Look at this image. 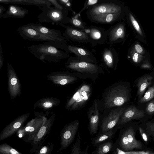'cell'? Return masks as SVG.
Returning a JSON list of instances; mask_svg holds the SVG:
<instances>
[{
    "label": "cell",
    "mask_w": 154,
    "mask_h": 154,
    "mask_svg": "<svg viewBox=\"0 0 154 154\" xmlns=\"http://www.w3.org/2000/svg\"><path fill=\"white\" fill-rule=\"evenodd\" d=\"M114 144L112 140H109L98 145L96 149L91 152V154H106L112 151Z\"/></svg>",
    "instance_id": "32"
},
{
    "label": "cell",
    "mask_w": 154,
    "mask_h": 154,
    "mask_svg": "<svg viewBox=\"0 0 154 154\" xmlns=\"http://www.w3.org/2000/svg\"><path fill=\"white\" fill-rule=\"evenodd\" d=\"M154 97V85L149 87L143 97L139 100V102L144 103L150 100Z\"/></svg>",
    "instance_id": "38"
},
{
    "label": "cell",
    "mask_w": 154,
    "mask_h": 154,
    "mask_svg": "<svg viewBox=\"0 0 154 154\" xmlns=\"http://www.w3.org/2000/svg\"><path fill=\"white\" fill-rule=\"evenodd\" d=\"M54 147L52 143H48L46 145H42L39 146L34 152L35 154H51Z\"/></svg>",
    "instance_id": "37"
},
{
    "label": "cell",
    "mask_w": 154,
    "mask_h": 154,
    "mask_svg": "<svg viewBox=\"0 0 154 154\" xmlns=\"http://www.w3.org/2000/svg\"><path fill=\"white\" fill-rule=\"evenodd\" d=\"M108 40L112 45L124 41L126 38L125 26L123 22H120L107 30Z\"/></svg>",
    "instance_id": "17"
},
{
    "label": "cell",
    "mask_w": 154,
    "mask_h": 154,
    "mask_svg": "<svg viewBox=\"0 0 154 154\" xmlns=\"http://www.w3.org/2000/svg\"><path fill=\"white\" fill-rule=\"evenodd\" d=\"M153 77L150 75H145L140 77L138 79L137 86V95L140 97L143 95L146 89L151 83Z\"/></svg>",
    "instance_id": "30"
},
{
    "label": "cell",
    "mask_w": 154,
    "mask_h": 154,
    "mask_svg": "<svg viewBox=\"0 0 154 154\" xmlns=\"http://www.w3.org/2000/svg\"><path fill=\"white\" fill-rule=\"evenodd\" d=\"M146 113L149 115L154 113V99L148 103L146 107Z\"/></svg>",
    "instance_id": "42"
},
{
    "label": "cell",
    "mask_w": 154,
    "mask_h": 154,
    "mask_svg": "<svg viewBox=\"0 0 154 154\" xmlns=\"http://www.w3.org/2000/svg\"><path fill=\"white\" fill-rule=\"evenodd\" d=\"M85 32L88 34L93 45L104 43L108 40L107 31L101 28L91 26Z\"/></svg>",
    "instance_id": "22"
},
{
    "label": "cell",
    "mask_w": 154,
    "mask_h": 154,
    "mask_svg": "<svg viewBox=\"0 0 154 154\" xmlns=\"http://www.w3.org/2000/svg\"><path fill=\"white\" fill-rule=\"evenodd\" d=\"M138 130L146 146L152 139L154 140V123H147L145 126L142 125H138Z\"/></svg>",
    "instance_id": "24"
},
{
    "label": "cell",
    "mask_w": 154,
    "mask_h": 154,
    "mask_svg": "<svg viewBox=\"0 0 154 154\" xmlns=\"http://www.w3.org/2000/svg\"><path fill=\"white\" fill-rule=\"evenodd\" d=\"M125 109V108H122L112 110L102 122L101 133L106 132L113 129L118 124Z\"/></svg>",
    "instance_id": "16"
},
{
    "label": "cell",
    "mask_w": 154,
    "mask_h": 154,
    "mask_svg": "<svg viewBox=\"0 0 154 154\" xmlns=\"http://www.w3.org/2000/svg\"><path fill=\"white\" fill-rule=\"evenodd\" d=\"M28 24L39 32L53 39L57 42L67 45L68 40L63 35L60 30L51 29L37 23H29Z\"/></svg>",
    "instance_id": "14"
},
{
    "label": "cell",
    "mask_w": 154,
    "mask_h": 154,
    "mask_svg": "<svg viewBox=\"0 0 154 154\" xmlns=\"http://www.w3.org/2000/svg\"><path fill=\"white\" fill-rule=\"evenodd\" d=\"M86 154H89L88 153V151L86 152Z\"/></svg>",
    "instance_id": "47"
},
{
    "label": "cell",
    "mask_w": 154,
    "mask_h": 154,
    "mask_svg": "<svg viewBox=\"0 0 154 154\" xmlns=\"http://www.w3.org/2000/svg\"><path fill=\"white\" fill-rule=\"evenodd\" d=\"M4 58L3 55L1 43L0 45V69L3 66V64Z\"/></svg>",
    "instance_id": "45"
},
{
    "label": "cell",
    "mask_w": 154,
    "mask_h": 154,
    "mask_svg": "<svg viewBox=\"0 0 154 154\" xmlns=\"http://www.w3.org/2000/svg\"><path fill=\"white\" fill-rule=\"evenodd\" d=\"M0 154H23L9 144L3 143L0 145Z\"/></svg>",
    "instance_id": "36"
},
{
    "label": "cell",
    "mask_w": 154,
    "mask_h": 154,
    "mask_svg": "<svg viewBox=\"0 0 154 154\" xmlns=\"http://www.w3.org/2000/svg\"><path fill=\"white\" fill-rule=\"evenodd\" d=\"M125 11L117 13H108L98 14L88 17L91 22L111 24L123 19Z\"/></svg>",
    "instance_id": "21"
},
{
    "label": "cell",
    "mask_w": 154,
    "mask_h": 154,
    "mask_svg": "<svg viewBox=\"0 0 154 154\" xmlns=\"http://www.w3.org/2000/svg\"><path fill=\"white\" fill-rule=\"evenodd\" d=\"M116 131L113 128L105 132L99 134L91 139V143L94 146H97L102 142L111 139L114 136Z\"/></svg>",
    "instance_id": "31"
},
{
    "label": "cell",
    "mask_w": 154,
    "mask_h": 154,
    "mask_svg": "<svg viewBox=\"0 0 154 154\" xmlns=\"http://www.w3.org/2000/svg\"><path fill=\"white\" fill-rule=\"evenodd\" d=\"M55 119V114L53 113L48 119H47L37 133L27 141V142L30 143L32 145L30 150L31 153L35 152L42 145L46 137L50 132Z\"/></svg>",
    "instance_id": "6"
},
{
    "label": "cell",
    "mask_w": 154,
    "mask_h": 154,
    "mask_svg": "<svg viewBox=\"0 0 154 154\" xmlns=\"http://www.w3.org/2000/svg\"><path fill=\"white\" fill-rule=\"evenodd\" d=\"M86 13L88 17L96 15L117 13L125 11V6L121 2H111L100 3L91 6Z\"/></svg>",
    "instance_id": "5"
},
{
    "label": "cell",
    "mask_w": 154,
    "mask_h": 154,
    "mask_svg": "<svg viewBox=\"0 0 154 154\" xmlns=\"http://www.w3.org/2000/svg\"><path fill=\"white\" fill-rule=\"evenodd\" d=\"M48 1L55 8L62 11H69L64 6L61 5L58 0H48Z\"/></svg>",
    "instance_id": "41"
},
{
    "label": "cell",
    "mask_w": 154,
    "mask_h": 154,
    "mask_svg": "<svg viewBox=\"0 0 154 154\" xmlns=\"http://www.w3.org/2000/svg\"><path fill=\"white\" fill-rule=\"evenodd\" d=\"M145 115L143 110H140L132 106L125 109L118 123V125H125L133 119L139 120L143 118Z\"/></svg>",
    "instance_id": "20"
},
{
    "label": "cell",
    "mask_w": 154,
    "mask_h": 154,
    "mask_svg": "<svg viewBox=\"0 0 154 154\" xmlns=\"http://www.w3.org/2000/svg\"><path fill=\"white\" fill-rule=\"evenodd\" d=\"M140 66L141 68L146 69H151L152 67L148 59L145 60Z\"/></svg>",
    "instance_id": "44"
},
{
    "label": "cell",
    "mask_w": 154,
    "mask_h": 154,
    "mask_svg": "<svg viewBox=\"0 0 154 154\" xmlns=\"http://www.w3.org/2000/svg\"><path fill=\"white\" fill-rule=\"evenodd\" d=\"M29 115V112L21 115L7 125L0 134V141L3 140L17 133L23 126Z\"/></svg>",
    "instance_id": "11"
},
{
    "label": "cell",
    "mask_w": 154,
    "mask_h": 154,
    "mask_svg": "<svg viewBox=\"0 0 154 154\" xmlns=\"http://www.w3.org/2000/svg\"><path fill=\"white\" fill-rule=\"evenodd\" d=\"M66 67L78 72L91 73L97 72L99 69L96 64L80 61L72 56L68 58Z\"/></svg>",
    "instance_id": "8"
},
{
    "label": "cell",
    "mask_w": 154,
    "mask_h": 154,
    "mask_svg": "<svg viewBox=\"0 0 154 154\" xmlns=\"http://www.w3.org/2000/svg\"><path fill=\"white\" fill-rule=\"evenodd\" d=\"M78 121H75L66 125L63 129L60 134L61 151L66 149L73 141L79 127Z\"/></svg>",
    "instance_id": "7"
},
{
    "label": "cell",
    "mask_w": 154,
    "mask_h": 154,
    "mask_svg": "<svg viewBox=\"0 0 154 154\" xmlns=\"http://www.w3.org/2000/svg\"><path fill=\"white\" fill-rule=\"evenodd\" d=\"M90 94V88L84 85L80 87L67 103L65 106L67 109H74L85 103Z\"/></svg>",
    "instance_id": "9"
},
{
    "label": "cell",
    "mask_w": 154,
    "mask_h": 154,
    "mask_svg": "<svg viewBox=\"0 0 154 154\" xmlns=\"http://www.w3.org/2000/svg\"><path fill=\"white\" fill-rule=\"evenodd\" d=\"M138 125L134 123L129 125L124 129L125 132L127 139L132 151H141L146 148L144 144L136 138V135L138 129Z\"/></svg>",
    "instance_id": "15"
},
{
    "label": "cell",
    "mask_w": 154,
    "mask_h": 154,
    "mask_svg": "<svg viewBox=\"0 0 154 154\" xmlns=\"http://www.w3.org/2000/svg\"><path fill=\"white\" fill-rule=\"evenodd\" d=\"M81 137L79 134L76 141L73 145L71 149V154H86L88 151L89 146H87L84 151H81Z\"/></svg>",
    "instance_id": "35"
},
{
    "label": "cell",
    "mask_w": 154,
    "mask_h": 154,
    "mask_svg": "<svg viewBox=\"0 0 154 154\" xmlns=\"http://www.w3.org/2000/svg\"><path fill=\"white\" fill-rule=\"evenodd\" d=\"M58 1L62 5L66 8L69 11H71L74 13V11L72 10L71 6V3L69 0H58Z\"/></svg>",
    "instance_id": "43"
},
{
    "label": "cell",
    "mask_w": 154,
    "mask_h": 154,
    "mask_svg": "<svg viewBox=\"0 0 154 154\" xmlns=\"http://www.w3.org/2000/svg\"><path fill=\"white\" fill-rule=\"evenodd\" d=\"M29 13L28 10L15 5H9L1 18H23Z\"/></svg>",
    "instance_id": "25"
},
{
    "label": "cell",
    "mask_w": 154,
    "mask_h": 154,
    "mask_svg": "<svg viewBox=\"0 0 154 154\" xmlns=\"http://www.w3.org/2000/svg\"><path fill=\"white\" fill-rule=\"evenodd\" d=\"M99 119L98 105L96 101L94 102V108L90 111L89 115V131L91 134L96 133L98 129Z\"/></svg>",
    "instance_id": "26"
},
{
    "label": "cell",
    "mask_w": 154,
    "mask_h": 154,
    "mask_svg": "<svg viewBox=\"0 0 154 154\" xmlns=\"http://www.w3.org/2000/svg\"><path fill=\"white\" fill-rule=\"evenodd\" d=\"M125 11L127 19L130 27L134 32L137 39L147 44L145 35L143 29L132 12L125 6Z\"/></svg>",
    "instance_id": "19"
},
{
    "label": "cell",
    "mask_w": 154,
    "mask_h": 154,
    "mask_svg": "<svg viewBox=\"0 0 154 154\" xmlns=\"http://www.w3.org/2000/svg\"><path fill=\"white\" fill-rule=\"evenodd\" d=\"M67 48L68 52L74 54L75 55V57H74L77 60L94 64L97 63L95 57L89 51L82 48L71 45H67Z\"/></svg>",
    "instance_id": "18"
},
{
    "label": "cell",
    "mask_w": 154,
    "mask_h": 154,
    "mask_svg": "<svg viewBox=\"0 0 154 154\" xmlns=\"http://www.w3.org/2000/svg\"><path fill=\"white\" fill-rule=\"evenodd\" d=\"M54 42H44L38 45H30L27 47L29 51L36 57L43 62H57L69 57L67 46Z\"/></svg>",
    "instance_id": "1"
},
{
    "label": "cell",
    "mask_w": 154,
    "mask_h": 154,
    "mask_svg": "<svg viewBox=\"0 0 154 154\" xmlns=\"http://www.w3.org/2000/svg\"><path fill=\"white\" fill-rule=\"evenodd\" d=\"M128 57L132 63L137 65H141L145 60L149 58L137 53L132 46L128 51Z\"/></svg>",
    "instance_id": "33"
},
{
    "label": "cell",
    "mask_w": 154,
    "mask_h": 154,
    "mask_svg": "<svg viewBox=\"0 0 154 154\" xmlns=\"http://www.w3.org/2000/svg\"><path fill=\"white\" fill-rule=\"evenodd\" d=\"M129 91L124 85L116 86L111 89L106 97V106L110 108L120 106L127 102L129 99Z\"/></svg>",
    "instance_id": "3"
},
{
    "label": "cell",
    "mask_w": 154,
    "mask_h": 154,
    "mask_svg": "<svg viewBox=\"0 0 154 154\" xmlns=\"http://www.w3.org/2000/svg\"><path fill=\"white\" fill-rule=\"evenodd\" d=\"M118 55L113 48H106L103 51L102 58L105 65L109 68L114 66L118 60Z\"/></svg>",
    "instance_id": "29"
},
{
    "label": "cell",
    "mask_w": 154,
    "mask_h": 154,
    "mask_svg": "<svg viewBox=\"0 0 154 154\" xmlns=\"http://www.w3.org/2000/svg\"><path fill=\"white\" fill-rule=\"evenodd\" d=\"M5 8L2 5H0V18H1L4 12L6 11Z\"/></svg>",
    "instance_id": "46"
},
{
    "label": "cell",
    "mask_w": 154,
    "mask_h": 154,
    "mask_svg": "<svg viewBox=\"0 0 154 154\" xmlns=\"http://www.w3.org/2000/svg\"><path fill=\"white\" fill-rule=\"evenodd\" d=\"M59 25L65 29L62 35L68 41L70 40L79 43H91V40L88 34L85 32L63 23H61Z\"/></svg>",
    "instance_id": "12"
},
{
    "label": "cell",
    "mask_w": 154,
    "mask_h": 154,
    "mask_svg": "<svg viewBox=\"0 0 154 154\" xmlns=\"http://www.w3.org/2000/svg\"><path fill=\"white\" fill-rule=\"evenodd\" d=\"M98 1L99 0H86L85 2L83 8L78 14L75 15L74 17H73L76 18H78L79 17H80L81 13L86 8L88 9L91 6L97 4Z\"/></svg>",
    "instance_id": "40"
},
{
    "label": "cell",
    "mask_w": 154,
    "mask_h": 154,
    "mask_svg": "<svg viewBox=\"0 0 154 154\" xmlns=\"http://www.w3.org/2000/svg\"><path fill=\"white\" fill-rule=\"evenodd\" d=\"M17 31L19 35L25 40L57 43L53 39L39 32L28 24L20 26Z\"/></svg>",
    "instance_id": "10"
},
{
    "label": "cell",
    "mask_w": 154,
    "mask_h": 154,
    "mask_svg": "<svg viewBox=\"0 0 154 154\" xmlns=\"http://www.w3.org/2000/svg\"><path fill=\"white\" fill-rule=\"evenodd\" d=\"M0 3L6 4L32 5L40 7L45 6L50 7L52 5L48 0H0Z\"/></svg>",
    "instance_id": "27"
},
{
    "label": "cell",
    "mask_w": 154,
    "mask_h": 154,
    "mask_svg": "<svg viewBox=\"0 0 154 154\" xmlns=\"http://www.w3.org/2000/svg\"><path fill=\"white\" fill-rule=\"evenodd\" d=\"M132 47L135 51L138 54L149 57V53L137 42L135 43Z\"/></svg>",
    "instance_id": "39"
},
{
    "label": "cell",
    "mask_w": 154,
    "mask_h": 154,
    "mask_svg": "<svg viewBox=\"0 0 154 154\" xmlns=\"http://www.w3.org/2000/svg\"><path fill=\"white\" fill-rule=\"evenodd\" d=\"M7 75L8 89L11 99L20 96L21 94V85L19 78L13 66L8 63Z\"/></svg>",
    "instance_id": "13"
},
{
    "label": "cell",
    "mask_w": 154,
    "mask_h": 154,
    "mask_svg": "<svg viewBox=\"0 0 154 154\" xmlns=\"http://www.w3.org/2000/svg\"><path fill=\"white\" fill-rule=\"evenodd\" d=\"M69 23L71 25L72 27L76 28L78 29L85 32L88 29L86 24L78 18H76L73 17H68L66 24Z\"/></svg>",
    "instance_id": "34"
},
{
    "label": "cell",
    "mask_w": 154,
    "mask_h": 154,
    "mask_svg": "<svg viewBox=\"0 0 154 154\" xmlns=\"http://www.w3.org/2000/svg\"><path fill=\"white\" fill-rule=\"evenodd\" d=\"M42 12L38 16V20L41 23H51L59 25L66 24L69 11L58 9L53 7L45 6L41 7Z\"/></svg>",
    "instance_id": "2"
},
{
    "label": "cell",
    "mask_w": 154,
    "mask_h": 154,
    "mask_svg": "<svg viewBox=\"0 0 154 154\" xmlns=\"http://www.w3.org/2000/svg\"><path fill=\"white\" fill-rule=\"evenodd\" d=\"M47 119L44 115L36 116L19 129L16 133L17 135L27 142L39 130Z\"/></svg>",
    "instance_id": "4"
},
{
    "label": "cell",
    "mask_w": 154,
    "mask_h": 154,
    "mask_svg": "<svg viewBox=\"0 0 154 154\" xmlns=\"http://www.w3.org/2000/svg\"><path fill=\"white\" fill-rule=\"evenodd\" d=\"M48 79L55 84L64 85L75 80L76 78L61 72H54L48 75Z\"/></svg>",
    "instance_id": "23"
},
{
    "label": "cell",
    "mask_w": 154,
    "mask_h": 154,
    "mask_svg": "<svg viewBox=\"0 0 154 154\" xmlns=\"http://www.w3.org/2000/svg\"><path fill=\"white\" fill-rule=\"evenodd\" d=\"M60 103L59 100L53 97L42 98L36 102L33 105L34 109L38 107L45 110L51 109L58 106Z\"/></svg>",
    "instance_id": "28"
}]
</instances>
